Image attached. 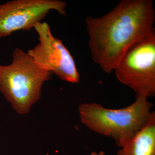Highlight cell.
Listing matches in <instances>:
<instances>
[{
    "label": "cell",
    "mask_w": 155,
    "mask_h": 155,
    "mask_svg": "<svg viewBox=\"0 0 155 155\" xmlns=\"http://www.w3.org/2000/svg\"><path fill=\"white\" fill-rule=\"evenodd\" d=\"M67 5L60 0H13L1 4L0 38L34 28L51 10L64 16Z\"/></svg>",
    "instance_id": "cell-6"
},
{
    "label": "cell",
    "mask_w": 155,
    "mask_h": 155,
    "mask_svg": "<svg viewBox=\"0 0 155 155\" xmlns=\"http://www.w3.org/2000/svg\"><path fill=\"white\" fill-rule=\"evenodd\" d=\"M118 150L117 155H155V112L149 121Z\"/></svg>",
    "instance_id": "cell-7"
},
{
    "label": "cell",
    "mask_w": 155,
    "mask_h": 155,
    "mask_svg": "<svg viewBox=\"0 0 155 155\" xmlns=\"http://www.w3.org/2000/svg\"><path fill=\"white\" fill-rule=\"evenodd\" d=\"M153 107L146 97L136 94L135 101L125 108L110 109L97 103H84L78 106V112L83 125L113 139L122 147L148 122Z\"/></svg>",
    "instance_id": "cell-2"
},
{
    "label": "cell",
    "mask_w": 155,
    "mask_h": 155,
    "mask_svg": "<svg viewBox=\"0 0 155 155\" xmlns=\"http://www.w3.org/2000/svg\"><path fill=\"white\" fill-rule=\"evenodd\" d=\"M12 58L9 65H0V91L17 113L25 114L39 99L43 84L53 73L40 69L19 48L14 49Z\"/></svg>",
    "instance_id": "cell-3"
},
{
    "label": "cell",
    "mask_w": 155,
    "mask_h": 155,
    "mask_svg": "<svg viewBox=\"0 0 155 155\" xmlns=\"http://www.w3.org/2000/svg\"><path fill=\"white\" fill-rule=\"evenodd\" d=\"M38 34L39 44L27 54L40 69L51 72L62 80L79 82L80 74L75 61L61 40L53 36L47 22H38L34 28Z\"/></svg>",
    "instance_id": "cell-5"
},
{
    "label": "cell",
    "mask_w": 155,
    "mask_h": 155,
    "mask_svg": "<svg viewBox=\"0 0 155 155\" xmlns=\"http://www.w3.org/2000/svg\"><path fill=\"white\" fill-rule=\"evenodd\" d=\"M152 0H122L101 17L88 16L87 30L93 60L104 72L114 71L127 50L155 29Z\"/></svg>",
    "instance_id": "cell-1"
},
{
    "label": "cell",
    "mask_w": 155,
    "mask_h": 155,
    "mask_svg": "<svg viewBox=\"0 0 155 155\" xmlns=\"http://www.w3.org/2000/svg\"><path fill=\"white\" fill-rule=\"evenodd\" d=\"M114 71L119 81L136 94L155 96V29L127 50Z\"/></svg>",
    "instance_id": "cell-4"
},
{
    "label": "cell",
    "mask_w": 155,
    "mask_h": 155,
    "mask_svg": "<svg viewBox=\"0 0 155 155\" xmlns=\"http://www.w3.org/2000/svg\"><path fill=\"white\" fill-rule=\"evenodd\" d=\"M90 155H105V153L103 151H100L99 153H97L95 152L91 153Z\"/></svg>",
    "instance_id": "cell-8"
}]
</instances>
